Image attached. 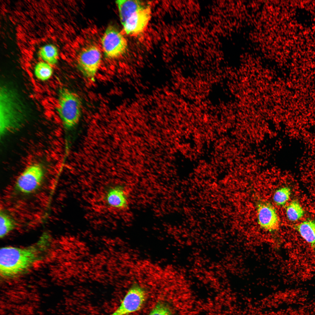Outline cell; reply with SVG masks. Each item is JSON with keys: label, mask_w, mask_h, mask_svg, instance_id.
<instances>
[{"label": "cell", "mask_w": 315, "mask_h": 315, "mask_svg": "<svg viewBox=\"0 0 315 315\" xmlns=\"http://www.w3.org/2000/svg\"><path fill=\"white\" fill-rule=\"evenodd\" d=\"M47 240L42 238L34 245L18 248L5 246L0 249V274L4 279H10L24 273L41 259Z\"/></svg>", "instance_id": "obj_1"}, {"label": "cell", "mask_w": 315, "mask_h": 315, "mask_svg": "<svg viewBox=\"0 0 315 315\" xmlns=\"http://www.w3.org/2000/svg\"><path fill=\"white\" fill-rule=\"evenodd\" d=\"M19 92L10 84L2 82L0 88L1 137L22 127L28 118V109Z\"/></svg>", "instance_id": "obj_2"}, {"label": "cell", "mask_w": 315, "mask_h": 315, "mask_svg": "<svg viewBox=\"0 0 315 315\" xmlns=\"http://www.w3.org/2000/svg\"><path fill=\"white\" fill-rule=\"evenodd\" d=\"M81 100L76 93L66 88L59 89L55 110L66 128H71L78 123L81 115Z\"/></svg>", "instance_id": "obj_3"}, {"label": "cell", "mask_w": 315, "mask_h": 315, "mask_svg": "<svg viewBox=\"0 0 315 315\" xmlns=\"http://www.w3.org/2000/svg\"><path fill=\"white\" fill-rule=\"evenodd\" d=\"M46 175L43 166L34 162L27 166L17 178L15 183V189L24 195L35 192L41 186Z\"/></svg>", "instance_id": "obj_4"}, {"label": "cell", "mask_w": 315, "mask_h": 315, "mask_svg": "<svg viewBox=\"0 0 315 315\" xmlns=\"http://www.w3.org/2000/svg\"><path fill=\"white\" fill-rule=\"evenodd\" d=\"M103 49L105 56L109 59H115L123 55L127 47V40L122 34L113 26H108L101 40Z\"/></svg>", "instance_id": "obj_5"}, {"label": "cell", "mask_w": 315, "mask_h": 315, "mask_svg": "<svg viewBox=\"0 0 315 315\" xmlns=\"http://www.w3.org/2000/svg\"><path fill=\"white\" fill-rule=\"evenodd\" d=\"M146 298L144 288L138 283L129 289L118 308L110 315H127L139 310Z\"/></svg>", "instance_id": "obj_6"}, {"label": "cell", "mask_w": 315, "mask_h": 315, "mask_svg": "<svg viewBox=\"0 0 315 315\" xmlns=\"http://www.w3.org/2000/svg\"><path fill=\"white\" fill-rule=\"evenodd\" d=\"M102 59L99 48L91 45L83 49L78 54L77 62L81 72L86 77L93 78L99 67Z\"/></svg>", "instance_id": "obj_7"}, {"label": "cell", "mask_w": 315, "mask_h": 315, "mask_svg": "<svg viewBox=\"0 0 315 315\" xmlns=\"http://www.w3.org/2000/svg\"><path fill=\"white\" fill-rule=\"evenodd\" d=\"M103 193V202L108 208L115 210H122L128 207V193L123 185H108L105 188Z\"/></svg>", "instance_id": "obj_8"}, {"label": "cell", "mask_w": 315, "mask_h": 315, "mask_svg": "<svg viewBox=\"0 0 315 315\" xmlns=\"http://www.w3.org/2000/svg\"><path fill=\"white\" fill-rule=\"evenodd\" d=\"M151 9L149 5L132 14L122 24L127 34L135 36L142 33L146 28L151 17Z\"/></svg>", "instance_id": "obj_9"}, {"label": "cell", "mask_w": 315, "mask_h": 315, "mask_svg": "<svg viewBox=\"0 0 315 315\" xmlns=\"http://www.w3.org/2000/svg\"><path fill=\"white\" fill-rule=\"evenodd\" d=\"M258 220L262 228L270 232L277 230L279 227V217L274 207L267 202L259 203L257 206Z\"/></svg>", "instance_id": "obj_10"}, {"label": "cell", "mask_w": 315, "mask_h": 315, "mask_svg": "<svg viewBox=\"0 0 315 315\" xmlns=\"http://www.w3.org/2000/svg\"><path fill=\"white\" fill-rule=\"evenodd\" d=\"M116 3L122 24L132 14L147 5L142 1L136 0H118Z\"/></svg>", "instance_id": "obj_11"}, {"label": "cell", "mask_w": 315, "mask_h": 315, "mask_svg": "<svg viewBox=\"0 0 315 315\" xmlns=\"http://www.w3.org/2000/svg\"><path fill=\"white\" fill-rule=\"evenodd\" d=\"M54 66L43 61L39 60L34 65L32 70L33 76L37 81L45 83L52 78Z\"/></svg>", "instance_id": "obj_12"}, {"label": "cell", "mask_w": 315, "mask_h": 315, "mask_svg": "<svg viewBox=\"0 0 315 315\" xmlns=\"http://www.w3.org/2000/svg\"><path fill=\"white\" fill-rule=\"evenodd\" d=\"M37 56L39 60L47 62L54 66L58 63L59 58L58 49L54 44H45L38 49Z\"/></svg>", "instance_id": "obj_13"}, {"label": "cell", "mask_w": 315, "mask_h": 315, "mask_svg": "<svg viewBox=\"0 0 315 315\" xmlns=\"http://www.w3.org/2000/svg\"><path fill=\"white\" fill-rule=\"evenodd\" d=\"M296 229L301 237L313 249H315V221H304L296 226Z\"/></svg>", "instance_id": "obj_14"}, {"label": "cell", "mask_w": 315, "mask_h": 315, "mask_svg": "<svg viewBox=\"0 0 315 315\" xmlns=\"http://www.w3.org/2000/svg\"><path fill=\"white\" fill-rule=\"evenodd\" d=\"M17 223L13 217L3 210L0 212V237L2 238L14 230Z\"/></svg>", "instance_id": "obj_15"}, {"label": "cell", "mask_w": 315, "mask_h": 315, "mask_svg": "<svg viewBox=\"0 0 315 315\" xmlns=\"http://www.w3.org/2000/svg\"><path fill=\"white\" fill-rule=\"evenodd\" d=\"M286 213L289 220L295 222L302 217L304 215V211L299 202L294 200L287 207Z\"/></svg>", "instance_id": "obj_16"}, {"label": "cell", "mask_w": 315, "mask_h": 315, "mask_svg": "<svg viewBox=\"0 0 315 315\" xmlns=\"http://www.w3.org/2000/svg\"><path fill=\"white\" fill-rule=\"evenodd\" d=\"M291 193L290 188L287 187L280 188L276 191L273 197L275 203L278 205H284L290 199Z\"/></svg>", "instance_id": "obj_17"}, {"label": "cell", "mask_w": 315, "mask_h": 315, "mask_svg": "<svg viewBox=\"0 0 315 315\" xmlns=\"http://www.w3.org/2000/svg\"><path fill=\"white\" fill-rule=\"evenodd\" d=\"M172 307L163 301H159L155 304L148 315H174Z\"/></svg>", "instance_id": "obj_18"}, {"label": "cell", "mask_w": 315, "mask_h": 315, "mask_svg": "<svg viewBox=\"0 0 315 315\" xmlns=\"http://www.w3.org/2000/svg\"><path fill=\"white\" fill-rule=\"evenodd\" d=\"M306 315H315V304H304Z\"/></svg>", "instance_id": "obj_19"}]
</instances>
